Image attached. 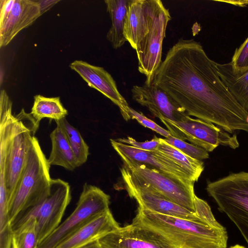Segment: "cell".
Masks as SVG:
<instances>
[{
	"mask_svg": "<svg viewBox=\"0 0 248 248\" xmlns=\"http://www.w3.org/2000/svg\"><path fill=\"white\" fill-rule=\"evenodd\" d=\"M169 158L186 170L194 182L198 181L204 170L203 163L191 157L160 138V142L156 150Z\"/></svg>",
	"mask_w": 248,
	"mask_h": 248,
	"instance_id": "cell-22",
	"label": "cell"
},
{
	"mask_svg": "<svg viewBox=\"0 0 248 248\" xmlns=\"http://www.w3.org/2000/svg\"><path fill=\"white\" fill-rule=\"evenodd\" d=\"M64 132L74 154L80 166L87 160L89 155V147L84 140L80 133L71 125L65 118L55 121Z\"/></svg>",
	"mask_w": 248,
	"mask_h": 248,
	"instance_id": "cell-24",
	"label": "cell"
},
{
	"mask_svg": "<svg viewBox=\"0 0 248 248\" xmlns=\"http://www.w3.org/2000/svg\"><path fill=\"white\" fill-rule=\"evenodd\" d=\"M0 46H5L42 15L37 0H1Z\"/></svg>",
	"mask_w": 248,
	"mask_h": 248,
	"instance_id": "cell-10",
	"label": "cell"
},
{
	"mask_svg": "<svg viewBox=\"0 0 248 248\" xmlns=\"http://www.w3.org/2000/svg\"><path fill=\"white\" fill-rule=\"evenodd\" d=\"M195 213L201 219L216 226L221 225L215 218L208 203L196 195L194 199Z\"/></svg>",
	"mask_w": 248,
	"mask_h": 248,
	"instance_id": "cell-28",
	"label": "cell"
},
{
	"mask_svg": "<svg viewBox=\"0 0 248 248\" xmlns=\"http://www.w3.org/2000/svg\"><path fill=\"white\" fill-rule=\"evenodd\" d=\"M120 169L123 180L149 187L174 203L195 213L194 185L186 184L171 176L147 166L123 160Z\"/></svg>",
	"mask_w": 248,
	"mask_h": 248,
	"instance_id": "cell-4",
	"label": "cell"
},
{
	"mask_svg": "<svg viewBox=\"0 0 248 248\" xmlns=\"http://www.w3.org/2000/svg\"><path fill=\"white\" fill-rule=\"evenodd\" d=\"M98 241L103 248H173L155 232L133 223Z\"/></svg>",
	"mask_w": 248,
	"mask_h": 248,
	"instance_id": "cell-14",
	"label": "cell"
},
{
	"mask_svg": "<svg viewBox=\"0 0 248 248\" xmlns=\"http://www.w3.org/2000/svg\"><path fill=\"white\" fill-rule=\"evenodd\" d=\"M230 62L235 68L248 67V37L239 47L236 48Z\"/></svg>",
	"mask_w": 248,
	"mask_h": 248,
	"instance_id": "cell-30",
	"label": "cell"
},
{
	"mask_svg": "<svg viewBox=\"0 0 248 248\" xmlns=\"http://www.w3.org/2000/svg\"><path fill=\"white\" fill-rule=\"evenodd\" d=\"M50 138L52 147L47 160L50 166H61L69 170L79 167L68 140L59 126L51 132Z\"/></svg>",
	"mask_w": 248,
	"mask_h": 248,
	"instance_id": "cell-19",
	"label": "cell"
},
{
	"mask_svg": "<svg viewBox=\"0 0 248 248\" xmlns=\"http://www.w3.org/2000/svg\"><path fill=\"white\" fill-rule=\"evenodd\" d=\"M13 230L10 220L8 200L0 199V248H12Z\"/></svg>",
	"mask_w": 248,
	"mask_h": 248,
	"instance_id": "cell-25",
	"label": "cell"
},
{
	"mask_svg": "<svg viewBox=\"0 0 248 248\" xmlns=\"http://www.w3.org/2000/svg\"><path fill=\"white\" fill-rule=\"evenodd\" d=\"M217 64L200 43L180 38L167 52L152 83L188 115L215 124L231 133H248V112L222 81Z\"/></svg>",
	"mask_w": 248,
	"mask_h": 248,
	"instance_id": "cell-1",
	"label": "cell"
},
{
	"mask_svg": "<svg viewBox=\"0 0 248 248\" xmlns=\"http://www.w3.org/2000/svg\"><path fill=\"white\" fill-rule=\"evenodd\" d=\"M39 124L44 118L55 121L65 118L68 111L63 106L59 97H47L38 94L34 96V102L30 113Z\"/></svg>",
	"mask_w": 248,
	"mask_h": 248,
	"instance_id": "cell-21",
	"label": "cell"
},
{
	"mask_svg": "<svg viewBox=\"0 0 248 248\" xmlns=\"http://www.w3.org/2000/svg\"><path fill=\"white\" fill-rule=\"evenodd\" d=\"M154 0H130L124 26V34L131 47L137 46L148 33Z\"/></svg>",
	"mask_w": 248,
	"mask_h": 248,
	"instance_id": "cell-17",
	"label": "cell"
},
{
	"mask_svg": "<svg viewBox=\"0 0 248 248\" xmlns=\"http://www.w3.org/2000/svg\"><path fill=\"white\" fill-rule=\"evenodd\" d=\"M71 200L69 184L59 178L52 179L49 195L39 204L19 214L12 223L13 229L30 218H35L39 244L60 225Z\"/></svg>",
	"mask_w": 248,
	"mask_h": 248,
	"instance_id": "cell-7",
	"label": "cell"
},
{
	"mask_svg": "<svg viewBox=\"0 0 248 248\" xmlns=\"http://www.w3.org/2000/svg\"><path fill=\"white\" fill-rule=\"evenodd\" d=\"M132 223L155 232L173 248H226L228 235L221 225L163 215L138 207Z\"/></svg>",
	"mask_w": 248,
	"mask_h": 248,
	"instance_id": "cell-2",
	"label": "cell"
},
{
	"mask_svg": "<svg viewBox=\"0 0 248 248\" xmlns=\"http://www.w3.org/2000/svg\"><path fill=\"white\" fill-rule=\"evenodd\" d=\"M173 137L212 152L220 145L236 149L239 143L235 134L231 135L213 124L187 115L181 121L159 119Z\"/></svg>",
	"mask_w": 248,
	"mask_h": 248,
	"instance_id": "cell-9",
	"label": "cell"
},
{
	"mask_svg": "<svg viewBox=\"0 0 248 248\" xmlns=\"http://www.w3.org/2000/svg\"><path fill=\"white\" fill-rule=\"evenodd\" d=\"M133 99L145 107L158 119L181 121L187 115L185 110L157 85L133 86L131 90Z\"/></svg>",
	"mask_w": 248,
	"mask_h": 248,
	"instance_id": "cell-13",
	"label": "cell"
},
{
	"mask_svg": "<svg viewBox=\"0 0 248 248\" xmlns=\"http://www.w3.org/2000/svg\"><path fill=\"white\" fill-rule=\"evenodd\" d=\"M120 227L108 209L64 239L56 248H81L99 240Z\"/></svg>",
	"mask_w": 248,
	"mask_h": 248,
	"instance_id": "cell-16",
	"label": "cell"
},
{
	"mask_svg": "<svg viewBox=\"0 0 248 248\" xmlns=\"http://www.w3.org/2000/svg\"><path fill=\"white\" fill-rule=\"evenodd\" d=\"M130 1V0H105L111 21L107 39L115 49L121 47L126 41L124 34V26Z\"/></svg>",
	"mask_w": 248,
	"mask_h": 248,
	"instance_id": "cell-20",
	"label": "cell"
},
{
	"mask_svg": "<svg viewBox=\"0 0 248 248\" xmlns=\"http://www.w3.org/2000/svg\"><path fill=\"white\" fill-rule=\"evenodd\" d=\"M111 144L122 160L143 164L176 178L183 182L194 185L188 173L178 164L158 151H146L117 141L110 140Z\"/></svg>",
	"mask_w": 248,
	"mask_h": 248,
	"instance_id": "cell-11",
	"label": "cell"
},
{
	"mask_svg": "<svg viewBox=\"0 0 248 248\" xmlns=\"http://www.w3.org/2000/svg\"><path fill=\"white\" fill-rule=\"evenodd\" d=\"M168 143L193 158L202 160L209 158L208 152L204 149L170 135L163 139Z\"/></svg>",
	"mask_w": 248,
	"mask_h": 248,
	"instance_id": "cell-26",
	"label": "cell"
},
{
	"mask_svg": "<svg viewBox=\"0 0 248 248\" xmlns=\"http://www.w3.org/2000/svg\"><path fill=\"white\" fill-rule=\"evenodd\" d=\"M59 1L60 0H37L42 15Z\"/></svg>",
	"mask_w": 248,
	"mask_h": 248,
	"instance_id": "cell-31",
	"label": "cell"
},
{
	"mask_svg": "<svg viewBox=\"0 0 248 248\" xmlns=\"http://www.w3.org/2000/svg\"><path fill=\"white\" fill-rule=\"evenodd\" d=\"M219 76L241 106L248 112V67L234 68L230 62L217 64Z\"/></svg>",
	"mask_w": 248,
	"mask_h": 248,
	"instance_id": "cell-18",
	"label": "cell"
},
{
	"mask_svg": "<svg viewBox=\"0 0 248 248\" xmlns=\"http://www.w3.org/2000/svg\"><path fill=\"white\" fill-rule=\"evenodd\" d=\"M206 190L235 224L248 244V172L230 174L209 182Z\"/></svg>",
	"mask_w": 248,
	"mask_h": 248,
	"instance_id": "cell-5",
	"label": "cell"
},
{
	"mask_svg": "<svg viewBox=\"0 0 248 248\" xmlns=\"http://www.w3.org/2000/svg\"><path fill=\"white\" fill-rule=\"evenodd\" d=\"M109 204L108 194L98 187L85 184L73 212L37 248H56L94 217L109 209Z\"/></svg>",
	"mask_w": 248,
	"mask_h": 248,
	"instance_id": "cell-6",
	"label": "cell"
},
{
	"mask_svg": "<svg viewBox=\"0 0 248 248\" xmlns=\"http://www.w3.org/2000/svg\"><path fill=\"white\" fill-rule=\"evenodd\" d=\"M123 181L129 197L134 199L139 204V207L142 209L191 220L202 219L195 213L174 203L149 187Z\"/></svg>",
	"mask_w": 248,
	"mask_h": 248,
	"instance_id": "cell-15",
	"label": "cell"
},
{
	"mask_svg": "<svg viewBox=\"0 0 248 248\" xmlns=\"http://www.w3.org/2000/svg\"><path fill=\"white\" fill-rule=\"evenodd\" d=\"M129 114L131 119L136 120L142 126L156 132L165 138L171 135L168 130L159 126L155 122L146 117L142 113L139 112L130 107L129 109Z\"/></svg>",
	"mask_w": 248,
	"mask_h": 248,
	"instance_id": "cell-27",
	"label": "cell"
},
{
	"mask_svg": "<svg viewBox=\"0 0 248 248\" xmlns=\"http://www.w3.org/2000/svg\"><path fill=\"white\" fill-rule=\"evenodd\" d=\"M50 167L47 158L34 135L20 179L8 205L11 224L19 214L39 204L49 195L52 180Z\"/></svg>",
	"mask_w": 248,
	"mask_h": 248,
	"instance_id": "cell-3",
	"label": "cell"
},
{
	"mask_svg": "<svg viewBox=\"0 0 248 248\" xmlns=\"http://www.w3.org/2000/svg\"><path fill=\"white\" fill-rule=\"evenodd\" d=\"M81 248H103L98 241L90 243Z\"/></svg>",
	"mask_w": 248,
	"mask_h": 248,
	"instance_id": "cell-33",
	"label": "cell"
},
{
	"mask_svg": "<svg viewBox=\"0 0 248 248\" xmlns=\"http://www.w3.org/2000/svg\"><path fill=\"white\" fill-rule=\"evenodd\" d=\"M38 245L35 218H30L13 230L12 248H37Z\"/></svg>",
	"mask_w": 248,
	"mask_h": 248,
	"instance_id": "cell-23",
	"label": "cell"
},
{
	"mask_svg": "<svg viewBox=\"0 0 248 248\" xmlns=\"http://www.w3.org/2000/svg\"><path fill=\"white\" fill-rule=\"evenodd\" d=\"M171 16L168 9L160 0H154L149 31L136 49L138 70L146 76L145 84L151 85L162 61L163 41Z\"/></svg>",
	"mask_w": 248,
	"mask_h": 248,
	"instance_id": "cell-8",
	"label": "cell"
},
{
	"mask_svg": "<svg viewBox=\"0 0 248 248\" xmlns=\"http://www.w3.org/2000/svg\"><path fill=\"white\" fill-rule=\"evenodd\" d=\"M69 67L78 74L90 87L99 91L117 105L125 121L131 119L130 107L119 92L115 80L106 70L81 60L74 61Z\"/></svg>",
	"mask_w": 248,
	"mask_h": 248,
	"instance_id": "cell-12",
	"label": "cell"
},
{
	"mask_svg": "<svg viewBox=\"0 0 248 248\" xmlns=\"http://www.w3.org/2000/svg\"><path fill=\"white\" fill-rule=\"evenodd\" d=\"M116 140L120 142L146 151H156L158 149L160 142V138H158L155 136H154V138L151 140L144 142L138 141L131 137L119 138L116 139Z\"/></svg>",
	"mask_w": 248,
	"mask_h": 248,
	"instance_id": "cell-29",
	"label": "cell"
},
{
	"mask_svg": "<svg viewBox=\"0 0 248 248\" xmlns=\"http://www.w3.org/2000/svg\"><path fill=\"white\" fill-rule=\"evenodd\" d=\"M224 2L229 3L230 4L242 7H244L248 6V0H227V1H221Z\"/></svg>",
	"mask_w": 248,
	"mask_h": 248,
	"instance_id": "cell-32",
	"label": "cell"
},
{
	"mask_svg": "<svg viewBox=\"0 0 248 248\" xmlns=\"http://www.w3.org/2000/svg\"><path fill=\"white\" fill-rule=\"evenodd\" d=\"M230 248H246L243 246H240V245H235L233 247H230Z\"/></svg>",
	"mask_w": 248,
	"mask_h": 248,
	"instance_id": "cell-34",
	"label": "cell"
}]
</instances>
